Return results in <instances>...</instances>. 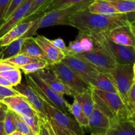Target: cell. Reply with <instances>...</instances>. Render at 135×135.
<instances>
[{"instance_id":"obj_23","label":"cell","mask_w":135,"mask_h":135,"mask_svg":"<svg viewBox=\"0 0 135 135\" xmlns=\"http://www.w3.org/2000/svg\"><path fill=\"white\" fill-rule=\"evenodd\" d=\"M73 96L80 104L84 112H85L86 115L89 117L90 115L93 112L95 107L94 101L93 96H92V88L83 93L73 95Z\"/></svg>"},{"instance_id":"obj_7","label":"cell","mask_w":135,"mask_h":135,"mask_svg":"<svg viewBox=\"0 0 135 135\" xmlns=\"http://www.w3.org/2000/svg\"><path fill=\"white\" fill-rule=\"evenodd\" d=\"M26 80L34 90L37 92L40 98L47 102L50 105L56 108L61 112L69 113V103L63 98V96L54 92L36 73L26 75Z\"/></svg>"},{"instance_id":"obj_38","label":"cell","mask_w":135,"mask_h":135,"mask_svg":"<svg viewBox=\"0 0 135 135\" xmlns=\"http://www.w3.org/2000/svg\"><path fill=\"white\" fill-rule=\"evenodd\" d=\"M26 0H12L11 2L10 5H9V7H8L6 13H5V16H4L3 21H5L18 7L21 6L22 3H23Z\"/></svg>"},{"instance_id":"obj_16","label":"cell","mask_w":135,"mask_h":135,"mask_svg":"<svg viewBox=\"0 0 135 135\" xmlns=\"http://www.w3.org/2000/svg\"><path fill=\"white\" fill-rule=\"evenodd\" d=\"M111 125V120L95 105L88 117V129L92 133H105Z\"/></svg>"},{"instance_id":"obj_37","label":"cell","mask_w":135,"mask_h":135,"mask_svg":"<svg viewBox=\"0 0 135 135\" xmlns=\"http://www.w3.org/2000/svg\"><path fill=\"white\" fill-rule=\"evenodd\" d=\"M83 52L80 42L75 39L74 41H71L69 44V46H67V49L65 51V55H76Z\"/></svg>"},{"instance_id":"obj_12","label":"cell","mask_w":135,"mask_h":135,"mask_svg":"<svg viewBox=\"0 0 135 135\" xmlns=\"http://www.w3.org/2000/svg\"><path fill=\"white\" fill-rule=\"evenodd\" d=\"M0 103L5 105L7 109L18 115H34L38 114L25 98L19 94L1 99Z\"/></svg>"},{"instance_id":"obj_33","label":"cell","mask_w":135,"mask_h":135,"mask_svg":"<svg viewBox=\"0 0 135 135\" xmlns=\"http://www.w3.org/2000/svg\"><path fill=\"white\" fill-rule=\"evenodd\" d=\"M3 61H5L7 62V63H10L11 65H13L14 67L18 68V67L24 65L28 64V63H32V62L37 61L39 60L35 59V58H32L27 56V55H25V54H18L16 55H14L13 57L9 58V59Z\"/></svg>"},{"instance_id":"obj_49","label":"cell","mask_w":135,"mask_h":135,"mask_svg":"<svg viewBox=\"0 0 135 135\" xmlns=\"http://www.w3.org/2000/svg\"><path fill=\"white\" fill-rule=\"evenodd\" d=\"M4 48H5V47H3V46H0V59H1V55H2L3 51Z\"/></svg>"},{"instance_id":"obj_26","label":"cell","mask_w":135,"mask_h":135,"mask_svg":"<svg viewBox=\"0 0 135 135\" xmlns=\"http://www.w3.org/2000/svg\"><path fill=\"white\" fill-rule=\"evenodd\" d=\"M25 38L26 37H21L5 46L0 60H5L19 54Z\"/></svg>"},{"instance_id":"obj_22","label":"cell","mask_w":135,"mask_h":135,"mask_svg":"<svg viewBox=\"0 0 135 135\" xmlns=\"http://www.w3.org/2000/svg\"><path fill=\"white\" fill-rule=\"evenodd\" d=\"M88 11L100 15H114L119 14L105 0H93L87 7Z\"/></svg>"},{"instance_id":"obj_9","label":"cell","mask_w":135,"mask_h":135,"mask_svg":"<svg viewBox=\"0 0 135 135\" xmlns=\"http://www.w3.org/2000/svg\"><path fill=\"white\" fill-rule=\"evenodd\" d=\"M92 51L83 52L76 56L90 63L100 72L109 70L115 67L117 62L101 46L96 45Z\"/></svg>"},{"instance_id":"obj_17","label":"cell","mask_w":135,"mask_h":135,"mask_svg":"<svg viewBox=\"0 0 135 135\" xmlns=\"http://www.w3.org/2000/svg\"><path fill=\"white\" fill-rule=\"evenodd\" d=\"M81 78L92 88L117 92L113 83L103 73L97 72L87 74L82 76Z\"/></svg>"},{"instance_id":"obj_35","label":"cell","mask_w":135,"mask_h":135,"mask_svg":"<svg viewBox=\"0 0 135 135\" xmlns=\"http://www.w3.org/2000/svg\"><path fill=\"white\" fill-rule=\"evenodd\" d=\"M19 117L27 124L36 135H39L40 133V115H19Z\"/></svg>"},{"instance_id":"obj_31","label":"cell","mask_w":135,"mask_h":135,"mask_svg":"<svg viewBox=\"0 0 135 135\" xmlns=\"http://www.w3.org/2000/svg\"><path fill=\"white\" fill-rule=\"evenodd\" d=\"M52 1L53 0H34L29 9L28 13L23 21H30V18H33L35 16H38L40 12Z\"/></svg>"},{"instance_id":"obj_5","label":"cell","mask_w":135,"mask_h":135,"mask_svg":"<svg viewBox=\"0 0 135 135\" xmlns=\"http://www.w3.org/2000/svg\"><path fill=\"white\" fill-rule=\"evenodd\" d=\"M93 37L96 45L101 46L117 63L135 64V47L117 44L109 40L104 32L89 33Z\"/></svg>"},{"instance_id":"obj_30","label":"cell","mask_w":135,"mask_h":135,"mask_svg":"<svg viewBox=\"0 0 135 135\" xmlns=\"http://www.w3.org/2000/svg\"><path fill=\"white\" fill-rule=\"evenodd\" d=\"M0 76L9 81L11 84L12 86H17V84L21 83V80H22L21 71L17 67L0 72Z\"/></svg>"},{"instance_id":"obj_3","label":"cell","mask_w":135,"mask_h":135,"mask_svg":"<svg viewBox=\"0 0 135 135\" xmlns=\"http://www.w3.org/2000/svg\"><path fill=\"white\" fill-rule=\"evenodd\" d=\"M92 90L95 105L111 121L128 119L125 104L117 92L95 88Z\"/></svg>"},{"instance_id":"obj_44","label":"cell","mask_w":135,"mask_h":135,"mask_svg":"<svg viewBox=\"0 0 135 135\" xmlns=\"http://www.w3.org/2000/svg\"><path fill=\"white\" fill-rule=\"evenodd\" d=\"M14 68H15V67L11 65L10 63L5 61L0 60V72L7 71V70L12 69Z\"/></svg>"},{"instance_id":"obj_34","label":"cell","mask_w":135,"mask_h":135,"mask_svg":"<svg viewBox=\"0 0 135 135\" xmlns=\"http://www.w3.org/2000/svg\"><path fill=\"white\" fill-rule=\"evenodd\" d=\"M15 119V113L11 110L7 109L3 119L4 129H5V131L7 134H10L12 132L16 131Z\"/></svg>"},{"instance_id":"obj_28","label":"cell","mask_w":135,"mask_h":135,"mask_svg":"<svg viewBox=\"0 0 135 135\" xmlns=\"http://www.w3.org/2000/svg\"><path fill=\"white\" fill-rule=\"evenodd\" d=\"M76 39L80 42L83 52L92 51L94 47L97 46L95 43L93 37L89 33L79 32Z\"/></svg>"},{"instance_id":"obj_27","label":"cell","mask_w":135,"mask_h":135,"mask_svg":"<svg viewBox=\"0 0 135 135\" xmlns=\"http://www.w3.org/2000/svg\"><path fill=\"white\" fill-rule=\"evenodd\" d=\"M88 1V0H53L46 7L44 8L40 12L38 17L41 15L44 14V13L51 11L61 9V8L66 7L75 5V4L76 3H79L84 2V1Z\"/></svg>"},{"instance_id":"obj_48","label":"cell","mask_w":135,"mask_h":135,"mask_svg":"<svg viewBox=\"0 0 135 135\" xmlns=\"http://www.w3.org/2000/svg\"><path fill=\"white\" fill-rule=\"evenodd\" d=\"M7 135H24L23 134H22L21 133H20L19 131H15L12 132L11 133H10V134H8Z\"/></svg>"},{"instance_id":"obj_20","label":"cell","mask_w":135,"mask_h":135,"mask_svg":"<svg viewBox=\"0 0 135 135\" xmlns=\"http://www.w3.org/2000/svg\"><path fill=\"white\" fill-rule=\"evenodd\" d=\"M104 135H135L134 120L123 119L111 121V125Z\"/></svg>"},{"instance_id":"obj_41","label":"cell","mask_w":135,"mask_h":135,"mask_svg":"<svg viewBox=\"0 0 135 135\" xmlns=\"http://www.w3.org/2000/svg\"><path fill=\"white\" fill-rule=\"evenodd\" d=\"M17 93L13 87H7L0 85V100L5 97L17 94Z\"/></svg>"},{"instance_id":"obj_8","label":"cell","mask_w":135,"mask_h":135,"mask_svg":"<svg viewBox=\"0 0 135 135\" xmlns=\"http://www.w3.org/2000/svg\"><path fill=\"white\" fill-rule=\"evenodd\" d=\"M42 100L44 104L48 119L53 121L72 135H84L83 127L80 126L74 117H71L69 113L61 112L42 99Z\"/></svg>"},{"instance_id":"obj_10","label":"cell","mask_w":135,"mask_h":135,"mask_svg":"<svg viewBox=\"0 0 135 135\" xmlns=\"http://www.w3.org/2000/svg\"><path fill=\"white\" fill-rule=\"evenodd\" d=\"M13 88L17 93L25 98L40 117L47 119V113L42 99L27 82L19 83L17 86H13Z\"/></svg>"},{"instance_id":"obj_19","label":"cell","mask_w":135,"mask_h":135,"mask_svg":"<svg viewBox=\"0 0 135 135\" xmlns=\"http://www.w3.org/2000/svg\"><path fill=\"white\" fill-rule=\"evenodd\" d=\"M33 23L34 20L32 19L31 21H23L15 26L0 37V46L5 47L13 41L23 36L32 27Z\"/></svg>"},{"instance_id":"obj_32","label":"cell","mask_w":135,"mask_h":135,"mask_svg":"<svg viewBox=\"0 0 135 135\" xmlns=\"http://www.w3.org/2000/svg\"><path fill=\"white\" fill-rule=\"evenodd\" d=\"M49 66V63L46 61L39 60L35 62L28 63V64L24 65L18 67L20 70L22 71L26 75H30V74L36 73L40 69L47 68Z\"/></svg>"},{"instance_id":"obj_45","label":"cell","mask_w":135,"mask_h":135,"mask_svg":"<svg viewBox=\"0 0 135 135\" xmlns=\"http://www.w3.org/2000/svg\"><path fill=\"white\" fill-rule=\"evenodd\" d=\"M7 109L6 107L0 103V121H3Z\"/></svg>"},{"instance_id":"obj_6","label":"cell","mask_w":135,"mask_h":135,"mask_svg":"<svg viewBox=\"0 0 135 135\" xmlns=\"http://www.w3.org/2000/svg\"><path fill=\"white\" fill-rule=\"evenodd\" d=\"M47 68L72 92L73 96L92 88L76 73L63 61L49 65Z\"/></svg>"},{"instance_id":"obj_13","label":"cell","mask_w":135,"mask_h":135,"mask_svg":"<svg viewBox=\"0 0 135 135\" xmlns=\"http://www.w3.org/2000/svg\"><path fill=\"white\" fill-rule=\"evenodd\" d=\"M33 1L34 0H26L5 21L3 22L0 26V37L2 36L15 26L24 21L28 13Z\"/></svg>"},{"instance_id":"obj_36","label":"cell","mask_w":135,"mask_h":135,"mask_svg":"<svg viewBox=\"0 0 135 135\" xmlns=\"http://www.w3.org/2000/svg\"><path fill=\"white\" fill-rule=\"evenodd\" d=\"M15 125L16 130L19 131L24 135H36L33 133L32 129L29 127L28 125L19 117V115L16 114Z\"/></svg>"},{"instance_id":"obj_24","label":"cell","mask_w":135,"mask_h":135,"mask_svg":"<svg viewBox=\"0 0 135 135\" xmlns=\"http://www.w3.org/2000/svg\"><path fill=\"white\" fill-rule=\"evenodd\" d=\"M69 113H71L75 119L80 127L87 128L88 126V117L86 115L77 100L74 98L73 102L72 104H69L68 107Z\"/></svg>"},{"instance_id":"obj_43","label":"cell","mask_w":135,"mask_h":135,"mask_svg":"<svg viewBox=\"0 0 135 135\" xmlns=\"http://www.w3.org/2000/svg\"><path fill=\"white\" fill-rule=\"evenodd\" d=\"M50 42H51V44H52L54 46H55L57 48H58L59 50H61L63 52L65 53L67 46H66L65 44L64 41H63V40L62 39V38H58L54 40H50Z\"/></svg>"},{"instance_id":"obj_47","label":"cell","mask_w":135,"mask_h":135,"mask_svg":"<svg viewBox=\"0 0 135 135\" xmlns=\"http://www.w3.org/2000/svg\"><path fill=\"white\" fill-rule=\"evenodd\" d=\"M0 135H7L4 129L3 121H0Z\"/></svg>"},{"instance_id":"obj_46","label":"cell","mask_w":135,"mask_h":135,"mask_svg":"<svg viewBox=\"0 0 135 135\" xmlns=\"http://www.w3.org/2000/svg\"><path fill=\"white\" fill-rule=\"evenodd\" d=\"M0 85L7 87H13L12 86L11 84L9 81H7L6 79H5L1 76H0Z\"/></svg>"},{"instance_id":"obj_11","label":"cell","mask_w":135,"mask_h":135,"mask_svg":"<svg viewBox=\"0 0 135 135\" xmlns=\"http://www.w3.org/2000/svg\"><path fill=\"white\" fill-rule=\"evenodd\" d=\"M134 22L121 25L104 32L109 40L117 44L135 46Z\"/></svg>"},{"instance_id":"obj_4","label":"cell","mask_w":135,"mask_h":135,"mask_svg":"<svg viewBox=\"0 0 135 135\" xmlns=\"http://www.w3.org/2000/svg\"><path fill=\"white\" fill-rule=\"evenodd\" d=\"M134 65H125L117 63L113 68L104 71L105 74L112 81L116 91L125 103L128 92L135 83Z\"/></svg>"},{"instance_id":"obj_18","label":"cell","mask_w":135,"mask_h":135,"mask_svg":"<svg viewBox=\"0 0 135 135\" xmlns=\"http://www.w3.org/2000/svg\"><path fill=\"white\" fill-rule=\"evenodd\" d=\"M62 61L76 73L80 77L87 74L100 72L90 63L76 55H65Z\"/></svg>"},{"instance_id":"obj_15","label":"cell","mask_w":135,"mask_h":135,"mask_svg":"<svg viewBox=\"0 0 135 135\" xmlns=\"http://www.w3.org/2000/svg\"><path fill=\"white\" fill-rule=\"evenodd\" d=\"M36 73L56 94L61 96H73L72 92L48 68L39 70Z\"/></svg>"},{"instance_id":"obj_14","label":"cell","mask_w":135,"mask_h":135,"mask_svg":"<svg viewBox=\"0 0 135 135\" xmlns=\"http://www.w3.org/2000/svg\"><path fill=\"white\" fill-rule=\"evenodd\" d=\"M34 39L43 51L49 65L59 63L64 59L65 54L54 46L50 39L44 36H38Z\"/></svg>"},{"instance_id":"obj_2","label":"cell","mask_w":135,"mask_h":135,"mask_svg":"<svg viewBox=\"0 0 135 135\" xmlns=\"http://www.w3.org/2000/svg\"><path fill=\"white\" fill-rule=\"evenodd\" d=\"M93 0H88L84 2L70 5L61 9H55L47 12L34 18V23L24 37L32 36L39 28L49 27L55 25H69L70 18L78 12L86 9Z\"/></svg>"},{"instance_id":"obj_21","label":"cell","mask_w":135,"mask_h":135,"mask_svg":"<svg viewBox=\"0 0 135 135\" xmlns=\"http://www.w3.org/2000/svg\"><path fill=\"white\" fill-rule=\"evenodd\" d=\"M19 54H25L27 56L35 58L38 60L47 61L43 51L32 36L25 38Z\"/></svg>"},{"instance_id":"obj_42","label":"cell","mask_w":135,"mask_h":135,"mask_svg":"<svg viewBox=\"0 0 135 135\" xmlns=\"http://www.w3.org/2000/svg\"><path fill=\"white\" fill-rule=\"evenodd\" d=\"M48 121L49 123H50V125L51 126V127H52L55 135H72L71 133H69L67 131L63 129V128L59 127V125H57L55 123H54V121H51V120L48 119Z\"/></svg>"},{"instance_id":"obj_50","label":"cell","mask_w":135,"mask_h":135,"mask_svg":"<svg viewBox=\"0 0 135 135\" xmlns=\"http://www.w3.org/2000/svg\"><path fill=\"white\" fill-rule=\"evenodd\" d=\"M90 135H104V133H92Z\"/></svg>"},{"instance_id":"obj_25","label":"cell","mask_w":135,"mask_h":135,"mask_svg":"<svg viewBox=\"0 0 135 135\" xmlns=\"http://www.w3.org/2000/svg\"><path fill=\"white\" fill-rule=\"evenodd\" d=\"M119 13H134V0H105Z\"/></svg>"},{"instance_id":"obj_29","label":"cell","mask_w":135,"mask_h":135,"mask_svg":"<svg viewBox=\"0 0 135 135\" xmlns=\"http://www.w3.org/2000/svg\"><path fill=\"white\" fill-rule=\"evenodd\" d=\"M125 106L126 108L128 119L134 120L135 115V83L132 85L128 92L127 99L125 100Z\"/></svg>"},{"instance_id":"obj_1","label":"cell","mask_w":135,"mask_h":135,"mask_svg":"<svg viewBox=\"0 0 135 135\" xmlns=\"http://www.w3.org/2000/svg\"><path fill=\"white\" fill-rule=\"evenodd\" d=\"M128 14L119 13L110 16L100 15L90 13L86 8L71 17L70 26L77 28L79 32H105L117 26L134 22V21L131 20Z\"/></svg>"},{"instance_id":"obj_39","label":"cell","mask_w":135,"mask_h":135,"mask_svg":"<svg viewBox=\"0 0 135 135\" xmlns=\"http://www.w3.org/2000/svg\"><path fill=\"white\" fill-rule=\"evenodd\" d=\"M39 135H51L48 125V121L46 119L40 117Z\"/></svg>"},{"instance_id":"obj_40","label":"cell","mask_w":135,"mask_h":135,"mask_svg":"<svg viewBox=\"0 0 135 135\" xmlns=\"http://www.w3.org/2000/svg\"><path fill=\"white\" fill-rule=\"evenodd\" d=\"M12 0H0V26L3 22L4 16Z\"/></svg>"}]
</instances>
